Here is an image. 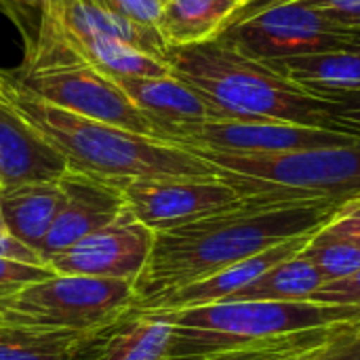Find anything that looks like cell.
I'll return each instance as SVG.
<instances>
[{
    "label": "cell",
    "mask_w": 360,
    "mask_h": 360,
    "mask_svg": "<svg viewBox=\"0 0 360 360\" xmlns=\"http://www.w3.org/2000/svg\"><path fill=\"white\" fill-rule=\"evenodd\" d=\"M338 207L327 200L243 198L202 219L154 232L150 257L133 281L129 310H148L186 285L209 278L285 240L314 234L329 224Z\"/></svg>",
    "instance_id": "1"
},
{
    "label": "cell",
    "mask_w": 360,
    "mask_h": 360,
    "mask_svg": "<svg viewBox=\"0 0 360 360\" xmlns=\"http://www.w3.org/2000/svg\"><path fill=\"white\" fill-rule=\"evenodd\" d=\"M2 97L68 162V171L101 179H211L217 167L190 150L91 120L13 86L2 74Z\"/></svg>",
    "instance_id": "2"
},
{
    "label": "cell",
    "mask_w": 360,
    "mask_h": 360,
    "mask_svg": "<svg viewBox=\"0 0 360 360\" xmlns=\"http://www.w3.org/2000/svg\"><path fill=\"white\" fill-rule=\"evenodd\" d=\"M165 61L171 76L209 105L213 120L289 122L335 131L327 101L219 38L169 46Z\"/></svg>",
    "instance_id": "3"
},
{
    "label": "cell",
    "mask_w": 360,
    "mask_h": 360,
    "mask_svg": "<svg viewBox=\"0 0 360 360\" xmlns=\"http://www.w3.org/2000/svg\"><path fill=\"white\" fill-rule=\"evenodd\" d=\"M158 314L173 325L167 360H202L308 329L360 323V306L316 302H226Z\"/></svg>",
    "instance_id": "4"
},
{
    "label": "cell",
    "mask_w": 360,
    "mask_h": 360,
    "mask_svg": "<svg viewBox=\"0 0 360 360\" xmlns=\"http://www.w3.org/2000/svg\"><path fill=\"white\" fill-rule=\"evenodd\" d=\"M243 198L327 200L344 205L360 198V143L278 154L194 152Z\"/></svg>",
    "instance_id": "5"
},
{
    "label": "cell",
    "mask_w": 360,
    "mask_h": 360,
    "mask_svg": "<svg viewBox=\"0 0 360 360\" xmlns=\"http://www.w3.org/2000/svg\"><path fill=\"white\" fill-rule=\"evenodd\" d=\"M217 38L266 65L289 57L360 49V32L302 0L245 2Z\"/></svg>",
    "instance_id": "6"
},
{
    "label": "cell",
    "mask_w": 360,
    "mask_h": 360,
    "mask_svg": "<svg viewBox=\"0 0 360 360\" xmlns=\"http://www.w3.org/2000/svg\"><path fill=\"white\" fill-rule=\"evenodd\" d=\"M133 281L53 274L0 297V323L91 331L129 310Z\"/></svg>",
    "instance_id": "7"
},
{
    "label": "cell",
    "mask_w": 360,
    "mask_h": 360,
    "mask_svg": "<svg viewBox=\"0 0 360 360\" xmlns=\"http://www.w3.org/2000/svg\"><path fill=\"white\" fill-rule=\"evenodd\" d=\"M2 74L13 86L55 108L139 135L156 137L152 120L127 97L118 82L89 63L74 61Z\"/></svg>",
    "instance_id": "8"
},
{
    "label": "cell",
    "mask_w": 360,
    "mask_h": 360,
    "mask_svg": "<svg viewBox=\"0 0 360 360\" xmlns=\"http://www.w3.org/2000/svg\"><path fill=\"white\" fill-rule=\"evenodd\" d=\"M156 139L190 152L221 154H278L312 148H340L360 143V137L331 129L289 122L200 120L188 124H158Z\"/></svg>",
    "instance_id": "9"
},
{
    "label": "cell",
    "mask_w": 360,
    "mask_h": 360,
    "mask_svg": "<svg viewBox=\"0 0 360 360\" xmlns=\"http://www.w3.org/2000/svg\"><path fill=\"white\" fill-rule=\"evenodd\" d=\"M116 184L122 190L124 209L152 232L186 226L243 200L221 177L127 179Z\"/></svg>",
    "instance_id": "10"
},
{
    "label": "cell",
    "mask_w": 360,
    "mask_h": 360,
    "mask_svg": "<svg viewBox=\"0 0 360 360\" xmlns=\"http://www.w3.org/2000/svg\"><path fill=\"white\" fill-rule=\"evenodd\" d=\"M152 243L154 232L124 209V213L105 228L49 257L46 266L55 274L135 281L150 257Z\"/></svg>",
    "instance_id": "11"
},
{
    "label": "cell",
    "mask_w": 360,
    "mask_h": 360,
    "mask_svg": "<svg viewBox=\"0 0 360 360\" xmlns=\"http://www.w3.org/2000/svg\"><path fill=\"white\" fill-rule=\"evenodd\" d=\"M59 186L63 202L38 251L44 264L49 257L105 228L124 213V196L114 179L68 171L59 179Z\"/></svg>",
    "instance_id": "12"
},
{
    "label": "cell",
    "mask_w": 360,
    "mask_h": 360,
    "mask_svg": "<svg viewBox=\"0 0 360 360\" xmlns=\"http://www.w3.org/2000/svg\"><path fill=\"white\" fill-rule=\"evenodd\" d=\"M173 325L158 312L124 310L110 323L86 331L72 360H167Z\"/></svg>",
    "instance_id": "13"
},
{
    "label": "cell",
    "mask_w": 360,
    "mask_h": 360,
    "mask_svg": "<svg viewBox=\"0 0 360 360\" xmlns=\"http://www.w3.org/2000/svg\"><path fill=\"white\" fill-rule=\"evenodd\" d=\"M65 173V158L0 95V188L57 181Z\"/></svg>",
    "instance_id": "14"
},
{
    "label": "cell",
    "mask_w": 360,
    "mask_h": 360,
    "mask_svg": "<svg viewBox=\"0 0 360 360\" xmlns=\"http://www.w3.org/2000/svg\"><path fill=\"white\" fill-rule=\"evenodd\" d=\"M312 234L308 236H297L291 240H285L264 253H257L249 259H243L238 264H232L217 274L196 281L192 285H186L158 302H154L148 310L141 312H171V310H184V308H198V306H209V304H224L238 291H243L247 285L257 281L262 274H266L270 268H274L281 262H287L304 249Z\"/></svg>",
    "instance_id": "15"
},
{
    "label": "cell",
    "mask_w": 360,
    "mask_h": 360,
    "mask_svg": "<svg viewBox=\"0 0 360 360\" xmlns=\"http://www.w3.org/2000/svg\"><path fill=\"white\" fill-rule=\"evenodd\" d=\"M42 15L70 34L108 36L122 40L162 61L167 57L169 46L158 27L141 25L137 21L114 15L93 0H49Z\"/></svg>",
    "instance_id": "16"
},
{
    "label": "cell",
    "mask_w": 360,
    "mask_h": 360,
    "mask_svg": "<svg viewBox=\"0 0 360 360\" xmlns=\"http://www.w3.org/2000/svg\"><path fill=\"white\" fill-rule=\"evenodd\" d=\"M323 101L360 95V49H340L268 63Z\"/></svg>",
    "instance_id": "17"
},
{
    "label": "cell",
    "mask_w": 360,
    "mask_h": 360,
    "mask_svg": "<svg viewBox=\"0 0 360 360\" xmlns=\"http://www.w3.org/2000/svg\"><path fill=\"white\" fill-rule=\"evenodd\" d=\"M61 202L63 192L59 179L0 188V213L4 230L25 247L40 251L61 209Z\"/></svg>",
    "instance_id": "18"
},
{
    "label": "cell",
    "mask_w": 360,
    "mask_h": 360,
    "mask_svg": "<svg viewBox=\"0 0 360 360\" xmlns=\"http://www.w3.org/2000/svg\"><path fill=\"white\" fill-rule=\"evenodd\" d=\"M127 97L152 120L154 131L158 124H188L213 120L209 105L184 82L169 76L158 78H114Z\"/></svg>",
    "instance_id": "19"
},
{
    "label": "cell",
    "mask_w": 360,
    "mask_h": 360,
    "mask_svg": "<svg viewBox=\"0 0 360 360\" xmlns=\"http://www.w3.org/2000/svg\"><path fill=\"white\" fill-rule=\"evenodd\" d=\"M245 0H167L158 30L167 46L198 44L217 38Z\"/></svg>",
    "instance_id": "20"
},
{
    "label": "cell",
    "mask_w": 360,
    "mask_h": 360,
    "mask_svg": "<svg viewBox=\"0 0 360 360\" xmlns=\"http://www.w3.org/2000/svg\"><path fill=\"white\" fill-rule=\"evenodd\" d=\"M323 285L321 272L308 259L295 255L270 268L228 302H310Z\"/></svg>",
    "instance_id": "21"
},
{
    "label": "cell",
    "mask_w": 360,
    "mask_h": 360,
    "mask_svg": "<svg viewBox=\"0 0 360 360\" xmlns=\"http://www.w3.org/2000/svg\"><path fill=\"white\" fill-rule=\"evenodd\" d=\"M84 333L0 323V360H72Z\"/></svg>",
    "instance_id": "22"
},
{
    "label": "cell",
    "mask_w": 360,
    "mask_h": 360,
    "mask_svg": "<svg viewBox=\"0 0 360 360\" xmlns=\"http://www.w3.org/2000/svg\"><path fill=\"white\" fill-rule=\"evenodd\" d=\"M300 257L308 259L323 276L325 283L346 278L360 270V247L346 236L329 232L325 226L314 232Z\"/></svg>",
    "instance_id": "23"
},
{
    "label": "cell",
    "mask_w": 360,
    "mask_h": 360,
    "mask_svg": "<svg viewBox=\"0 0 360 360\" xmlns=\"http://www.w3.org/2000/svg\"><path fill=\"white\" fill-rule=\"evenodd\" d=\"M350 325V323H346ZM344 325H331V327H321V329H308L283 338H274L268 342H257L249 346H240L215 356L202 360H300L323 342H327L338 329Z\"/></svg>",
    "instance_id": "24"
},
{
    "label": "cell",
    "mask_w": 360,
    "mask_h": 360,
    "mask_svg": "<svg viewBox=\"0 0 360 360\" xmlns=\"http://www.w3.org/2000/svg\"><path fill=\"white\" fill-rule=\"evenodd\" d=\"M300 360H360V323L344 325Z\"/></svg>",
    "instance_id": "25"
},
{
    "label": "cell",
    "mask_w": 360,
    "mask_h": 360,
    "mask_svg": "<svg viewBox=\"0 0 360 360\" xmlns=\"http://www.w3.org/2000/svg\"><path fill=\"white\" fill-rule=\"evenodd\" d=\"M49 0H0V8L13 19V23L19 27L23 42H25V53L34 46L42 11Z\"/></svg>",
    "instance_id": "26"
},
{
    "label": "cell",
    "mask_w": 360,
    "mask_h": 360,
    "mask_svg": "<svg viewBox=\"0 0 360 360\" xmlns=\"http://www.w3.org/2000/svg\"><path fill=\"white\" fill-rule=\"evenodd\" d=\"M105 11L120 15L124 19L137 21L141 25L158 27L160 15H162V2L160 0H93Z\"/></svg>",
    "instance_id": "27"
},
{
    "label": "cell",
    "mask_w": 360,
    "mask_h": 360,
    "mask_svg": "<svg viewBox=\"0 0 360 360\" xmlns=\"http://www.w3.org/2000/svg\"><path fill=\"white\" fill-rule=\"evenodd\" d=\"M310 302L316 304H333V306H360V270L333 281V283H325Z\"/></svg>",
    "instance_id": "28"
},
{
    "label": "cell",
    "mask_w": 360,
    "mask_h": 360,
    "mask_svg": "<svg viewBox=\"0 0 360 360\" xmlns=\"http://www.w3.org/2000/svg\"><path fill=\"white\" fill-rule=\"evenodd\" d=\"M55 272L46 266H34L11 257H0V287H19L36 281H44Z\"/></svg>",
    "instance_id": "29"
},
{
    "label": "cell",
    "mask_w": 360,
    "mask_h": 360,
    "mask_svg": "<svg viewBox=\"0 0 360 360\" xmlns=\"http://www.w3.org/2000/svg\"><path fill=\"white\" fill-rule=\"evenodd\" d=\"M245 2H274V0H245ZM319 11H323L333 21L344 27L360 32V0H302Z\"/></svg>",
    "instance_id": "30"
},
{
    "label": "cell",
    "mask_w": 360,
    "mask_h": 360,
    "mask_svg": "<svg viewBox=\"0 0 360 360\" xmlns=\"http://www.w3.org/2000/svg\"><path fill=\"white\" fill-rule=\"evenodd\" d=\"M335 131L360 137V95L327 101Z\"/></svg>",
    "instance_id": "31"
},
{
    "label": "cell",
    "mask_w": 360,
    "mask_h": 360,
    "mask_svg": "<svg viewBox=\"0 0 360 360\" xmlns=\"http://www.w3.org/2000/svg\"><path fill=\"white\" fill-rule=\"evenodd\" d=\"M325 228L333 234L350 238L360 247V198L340 205Z\"/></svg>",
    "instance_id": "32"
},
{
    "label": "cell",
    "mask_w": 360,
    "mask_h": 360,
    "mask_svg": "<svg viewBox=\"0 0 360 360\" xmlns=\"http://www.w3.org/2000/svg\"><path fill=\"white\" fill-rule=\"evenodd\" d=\"M0 257H11V259H19V262L34 264V266H46L42 257L38 255V251L25 247L23 243L13 238L8 232H0Z\"/></svg>",
    "instance_id": "33"
},
{
    "label": "cell",
    "mask_w": 360,
    "mask_h": 360,
    "mask_svg": "<svg viewBox=\"0 0 360 360\" xmlns=\"http://www.w3.org/2000/svg\"><path fill=\"white\" fill-rule=\"evenodd\" d=\"M21 287V285H19ZM17 287H0V297H4V295H8V293H13Z\"/></svg>",
    "instance_id": "34"
},
{
    "label": "cell",
    "mask_w": 360,
    "mask_h": 360,
    "mask_svg": "<svg viewBox=\"0 0 360 360\" xmlns=\"http://www.w3.org/2000/svg\"><path fill=\"white\" fill-rule=\"evenodd\" d=\"M0 232H6L4 230V224H2V213H0Z\"/></svg>",
    "instance_id": "35"
},
{
    "label": "cell",
    "mask_w": 360,
    "mask_h": 360,
    "mask_svg": "<svg viewBox=\"0 0 360 360\" xmlns=\"http://www.w3.org/2000/svg\"><path fill=\"white\" fill-rule=\"evenodd\" d=\"M0 95H2V72H0Z\"/></svg>",
    "instance_id": "36"
},
{
    "label": "cell",
    "mask_w": 360,
    "mask_h": 360,
    "mask_svg": "<svg viewBox=\"0 0 360 360\" xmlns=\"http://www.w3.org/2000/svg\"><path fill=\"white\" fill-rule=\"evenodd\" d=\"M160 2H162V4H165V2H167V0H160Z\"/></svg>",
    "instance_id": "37"
}]
</instances>
